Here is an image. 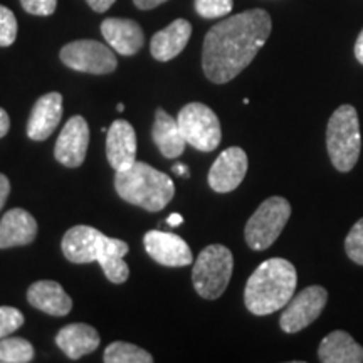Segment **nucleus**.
Segmentation results:
<instances>
[{
    "instance_id": "obj_1",
    "label": "nucleus",
    "mask_w": 363,
    "mask_h": 363,
    "mask_svg": "<svg viewBox=\"0 0 363 363\" xmlns=\"http://www.w3.org/2000/svg\"><path fill=\"white\" fill-rule=\"evenodd\" d=\"M272 29L269 13L251 9L227 17L206 34L202 49L203 74L216 84L233 81L251 65Z\"/></svg>"
},
{
    "instance_id": "obj_2",
    "label": "nucleus",
    "mask_w": 363,
    "mask_h": 363,
    "mask_svg": "<svg viewBox=\"0 0 363 363\" xmlns=\"http://www.w3.org/2000/svg\"><path fill=\"white\" fill-rule=\"evenodd\" d=\"M296 284V267L283 257H272L261 262L247 279L244 303L252 315H271L291 301Z\"/></svg>"
},
{
    "instance_id": "obj_3",
    "label": "nucleus",
    "mask_w": 363,
    "mask_h": 363,
    "mask_svg": "<svg viewBox=\"0 0 363 363\" xmlns=\"http://www.w3.org/2000/svg\"><path fill=\"white\" fill-rule=\"evenodd\" d=\"M115 189L125 202L148 212L165 208L175 195L174 180L145 162H135L130 169L116 172Z\"/></svg>"
},
{
    "instance_id": "obj_4",
    "label": "nucleus",
    "mask_w": 363,
    "mask_h": 363,
    "mask_svg": "<svg viewBox=\"0 0 363 363\" xmlns=\"http://www.w3.org/2000/svg\"><path fill=\"white\" fill-rule=\"evenodd\" d=\"M326 148L337 170L350 172L357 165L362 135L357 110L352 104H343L331 115L326 126Z\"/></svg>"
},
{
    "instance_id": "obj_5",
    "label": "nucleus",
    "mask_w": 363,
    "mask_h": 363,
    "mask_svg": "<svg viewBox=\"0 0 363 363\" xmlns=\"http://www.w3.org/2000/svg\"><path fill=\"white\" fill-rule=\"evenodd\" d=\"M234 269V257L230 249L212 244L202 249L194 262L192 281L195 291L206 299H217L225 291Z\"/></svg>"
},
{
    "instance_id": "obj_6",
    "label": "nucleus",
    "mask_w": 363,
    "mask_h": 363,
    "mask_svg": "<svg viewBox=\"0 0 363 363\" xmlns=\"http://www.w3.org/2000/svg\"><path fill=\"white\" fill-rule=\"evenodd\" d=\"M291 217V203L284 197L274 195L266 199L247 220L244 229L247 246L254 251H264L274 244Z\"/></svg>"
},
{
    "instance_id": "obj_7",
    "label": "nucleus",
    "mask_w": 363,
    "mask_h": 363,
    "mask_svg": "<svg viewBox=\"0 0 363 363\" xmlns=\"http://www.w3.org/2000/svg\"><path fill=\"white\" fill-rule=\"evenodd\" d=\"M185 142L199 152H214L222 140L219 118L207 104L189 103L177 116Z\"/></svg>"
},
{
    "instance_id": "obj_8",
    "label": "nucleus",
    "mask_w": 363,
    "mask_h": 363,
    "mask_svg": "<svg viewBox=\"0 0 363 363\" xmlns=\"http://www.w3.org/2000/svg\"><path fill=\"white\" fill-rule=\"evenodd\" d=\"M59 57L69 69L88 74H110L118 67L111 48L93 39L72 40L61 49Z\"/></svg>"
},
{
    "instance_id": "obj_9",
    "label": "nucleus",
    "mask_w": 363,
    "mask_h": 363,
    "mask_svg": "<svg viewBox=\"0 0 363 363\" xmlns=\"http://www.w3.org/2000/svg\"><path fill=\"white\" fill-rule=\"evenodd\" d=\"M326 301H328V293L323 286H308L284 306L279 320L281 330L284 333H298L305 330L321 315Z\"/></svg>"
},
{
    "instance_id": "obj_10",
    "label": "nucleus",
    "mask_w": 363,
    "mask_h": 363,
    "mask_svg": "<svg viewBox=\"0 0 363 363\" xmlns=\"http://www.w3.org/2000/svg\"><path fill=\"white\" fill-rule=\"evenodd\" d=\"M89 147V126L83 116L76 115L66 121L54 147V157L67 169L83 165Z\"/></svg>"
},
{
    "instance_id": "obj_11",
    "label": "nucleus",
    "mask_w": 363,
    "mask_h": 363,
    "mask_svg": "<svg viewBox=\"0 0 363 363\" xmlns=\"http://www.w3.org/2000/svg\"><path fill=\"white\" fill-rule=\"evenodd\" d=\"M143 246L148 256L162 266L184 267L194 262L189 244L177 234L148 230L143 238Z\"/></svg>"
},
{
    "instance_id": "obj_12",
    "label": "nucleus",
    "mask_w": 363,
    "mask_h": 363,
    "mask_svg": "<svg viewBox=\"0 0 363 363\" xmlns=\"http://www.w3.org/2000/svg\"><path fill=\"white\" fill-rule=\"evenodd\" d=\"M247 174V155L242 148L224 150L208 170V185L217 194L233 192Z\"/></svg>"
},
{
    "instance_id": "obj_13",
    "label": "nucleus",
    "mask_w": 363,
    "mask_h": 363,
    "mask_svg": "<svg viewBox=\"0 0 363 363\" xmlns=\"http://www.w3.org/2000/svg\"><path fill=\"white\" fill-rule=\"evenodd\" d=\"M108 235L99 233L89 225H74L65 234L61 249L65 257L74 264H89L96 262L98 254L101 251Z\"/></svg>"
},
{
    "instance_id": "obj_14",
    "label": "nucleus",
    "mask_w": 363,
    "mask_h": 363,
    "mask_svg": "<svg viewBox=\"0 0 363 363\" xmlns=\"http://www.w3.org/2000/svg\"><path fill=\"white\" fill-rule=\"evenodd\" d=\"M62 118V94L52 93L44 94L35 101L27 121V136L34 142H44L54 133L61 123Z\"/></svg>"
},
{
    "instance_id": "obj_15",
    "label": "nucleus",
    "mask_w": 363,
    "mask_h": 363,
    "mask_svg": "<svg viewBox=\"0 0 363 363\" xmlns=\"http://www.w3.org/2000/svg\"><path fill=\"white\" fill-rule=\"evenodd\" d=\"M106 158L111 169L121 172L136 162V133L128 121H113L106 131Z\"/></svg>"
},
{
    "instance_id": "obj_16",
    "label": "nucleus",
    "mask_w": 363,
    "mask_h": 363,
    "mask_svg": "<svg viewBox=\"0 0 363 363\" xmlns=\"http://www.w3.org/2000/svg\"><path fill=\"white\" fill-rule=\"evenodd\" d=\"M101 34L113 51L121 56H133L145 44L142 26L131 19L110 17V19L103 21Z\"/></svg>"
},
{
    "instance_id": "obj_17",
    "label": "nucleus",
    "mask_w": 363,
    "mask_h": 363,
    "mask_svg": "<svg viewBox=\"0 0 363 363\" xmlns=\"http://www.w3.org/2000/svg\"><path fill=\"white\" fill-rule=\"evenodd\" d=\"M38 235V222L26 208L7 211L0 220V249L27 246Z\"/></svg>"
},
{
    "instance_id": "obj_18",
    "label": "nucleus",
    "mask_w": 363,
    "mask_h": 363,
    "mask_svg": "<svg viewBox=\"0 0 363 363\" xmlns=\"http://www.w3.org/2000/svg\"><path fill=\"white\" fill-rule=\"evenodd\" d=\"M27 301L49 316H66L72 310V299L56 281H38L27 289Z\"/></svg>"
},
{
    "instance_id": "obj_19",
    "label": "nucleus",
    "mask_w": 363,
    "mask_h": 363,
    "mask_svg": "<svg viewBox=\"0 0 363 363\" xmlns=\"http://www.w3.org/2000/svg\"><path fill=\"white\" fill-rule=\"evenodd\" d=\"M190 35H192V24L185 19H177L153 35L150 52L160 62L172 61L187 48Z\"/></svg>"
},
{
    "instance_id": "obj_20",
    "label": "nucleus",
    "mask_w": 363,
    "mask_h": 363,
    "mask_svg": "<svg viewBox=\"0 0 363 363\" xmlns=\"http://www.w3.org/2000/svg\"><path fill=\"white\" fill-rule=\"evenodd\" d=\"M99 333L96 328L86 323H72L59 330L56 345L71 360H79L81 357L93 353L99 347Z\"/></svg>"
},
{
    "instance_id": "obj_21",
    "label": "nucleus",
    "mask_w": 363,
    "mask_h": 363,
    "mask_svg": "<svg viewBox=\"0 0 363 363\" xmlns=\"http://www.w3.org/2000/svg\"><path fill=\"white\" fill-rule=\"evenodd\" d=\"M318 358L323 363H362L363 348L347 331L335 330L320 343Z\"/></svg>"
},
{
    "instance_id": "obj_22",
    "label": "nucleus",
    "mask_w": 363,
    "mask_h": 363,
    "mask_svg": "<svg viewBox=\"0 0 363 363\" xmlns=\"http://www.w3.org/2000/svg\"><path fill=\"white\" fill-rule=\"evenodd\" d=\"M152 138L165 158H177L184 153L185 142L179 121L172 118L163 108H157L155 123L152 128Z\"/></svg>"
},
{
    "instance_id": "obj_23",
    "label": "nucleus",
    "mask_w": 363,
    "mask_h": 363,
    "mask_svg": "<svg viewBox=\"0 0 363 363\" xmlns=\"http://www.w3.org/2000/svg\"><path fill=\"white\" fill-rule=\"evenodd\" d=\"M130 247L125 240L106 238L101 251L98 254L96 262L101 266V269L108 281L115 284H121L128 279L130 267L126 264L123 257L128 254Z\"/></svg>"
},
{
    "instance_id": "obj_24",
    "label": "nucleus",
    "mask_w": 363,
    "mask_h": 363,
    "mask_svg": "<svg viewBox=\"0 0 363 363\" xmlns=\"http://www.w3.org/2000/svg\"><path fill=\"white\" fill-rule=\"evenodd\" d=\"M103 360L106 363H152L153 357L133 343L113 342L104 350Z\"/></svg>"
},
{
    "instance_id": "obj_25",
    "label": "nucleus",
    "mask_w": 363,
    "mask_h": 363,
    "mask_svg": "<svg viewBox=\"0 0 363 363\" xmlns=\"http://www.w3.org/2000/svg\"><path fill=\"white\" fill-rule=\"evenodd\" d=\"M34 360V347L29 340L0 338V363H27Z\"/></svg>"
},
{
    "instance_id": "obj_26",
    "label": "nucleus",
    "mask_w": 363,
    "mask_h": 363,
    "mask_svg": "<svg viewBox=\"0 0 363 363\" xmlns=\"http://www.w3.org/2000/svg\"><path fill=\"white\" fill-rule=\"evenodd\" d=\"M234 0H195V12L203 19H219L233 12Z\"/></svg>"
},
{
    "instance_id": "obj_27",
    "label": "nucleus",
    "mask_w": 363,
    "mask_h": 363,
    "mask_svg": "<svg viewBox=\"0 0 363 363\" xmlns=\"http://www.w3.org/2000/svg\"><path fill=\"white\" fill-rule=\"evenodd\" d=\"M345 251L353 262L363 266V219L357 220L348 233L345 239Z\"/></svg>"
},
{
    "instance_id": "obj_28",
    "label": "nucleus",
    "mask_w": 363,
    "mask_h": 363,
    "mask_svg": "<svg viewBox=\"0 0 363 363\" xmlns=\"http://www.w3.org/2000/svg\"><path fill=\"white\" fill-rule=\"evenodd\" d=\"M17 39V19L11 9L0 6V48H9Z\"/></svg>"
},
{
    "instance_id": "obj_29",
    "label": "nucleus",
    "mask_w": 363,
    "mask_h": 363,
    "mask_svg": "<svg viewBox=\"0 0 363 363\" xmlns=\"http://www.w3.org/2000/svg\"><path fill=\"white\" fill-rule=\"evenodd\" d=\"M26 318L17 308L0 306V338H6L24 325Z\"/></svg>"
},
{
    "instance_id": "obj_30",
    "label": "nucleus",
    "mask_w": 363,
    "mask_h": 363,
    "mask_svg": "<svg viewBox=\"0 0 363 363\" xmlns=\"http://www.w3.org/2000/svg\"><path fill=\"white\" fill-rule=\"evenodd\" d=\"M21 4L27 13L40 17L52 16L57 7V0H21Z\"/></svg>"
},
{
    "instance_id": "obj_31",
    "label": "nucleus",
    "mask_w": 363,
    "mask_h": 363,
    "mask_svg": "<svg viewBox=\"0 0 363 363\" xmlns=\"http://www.w3.org/2000/svg\"><path fill=\"white\" fill-rule=\"evenodd\" d=\"M9 194H11V182L4 174H0V211L6 206Z\"/></svg>"
},
{
    "instance_id": "obj_32",
    "label": "nucleus",
    "mask_w": 363,
    "mask_h": 363,
    "mask_svg": "<svg viewBox=\"0 0 363 363\" xmlns=\"http://www.w3.org/2000/svg\"><path fill=\"white\" fill-rule=\"evenodd\" d=\"M86 2L94 12H106L116 0H86Z\"/></svg>"
},
{
    "instance_id": "obj_33",
    "label": "nucleus",
    "mask_w": 363,
    "mask_h": 363,
    "mask_svg": "<svg viewBox=\"0 0 363 363\" xmlns=\"http://www.w3.org/2000/svg\"><path fill=\"white\" fill-rule=\"evenodd\" d=\"M165 2H169V0H133V4L140 11H150V9H155Z\"/></svg>"
},
{
    "instance_id": "obj_34",
    "label": "nucleus",
    "mask_w": 363,
    "mask_h": 363,
    "mask_svg": "<svg viewBox=\"0 0 363 363\" xmlns=\"http://www.w3.org/2000/svg\"><path fill=\"white\" fill-rule=\"evenodd\" d=\"M11 130V118H9L7 111L0 108V138H4Z\"/></svg>"
},
{
    "instance_id": "obj_35",
    "label": "nucleus",
    "mask_w": 363,
    "mask_h": 363,
    "mask_svg": "<svg viewBox=\"0 0 363 363\" xmlns=\"http://www.w3.org/2000/svg\"><path fill=\"white\" fill-rule=\"evenodd\" d=\"M355 57L360 65H363V29H362V33L358 34L357 43H355Z\"/></svg>"
},
{
    "instance_id": "obj_36",
    "label": "nucleus",
    "mask_w": 363,
    "mask_h": 363,
    "mask_svg": "<svg viewBox=\"0 0 363 363\" xmlns=\"http://www.w3.org/2000/svg\"><path fill=\"white\" fill-rule=\"evenodd\" d=\"M174 174L180 175V177H190L189 167L184 165V163H175V165H174Z\"/></svg>"
},
{
    "instance_id": "obj_37",
    "label": "nucleus",
    "mask_w": 363,
    "mask_h": 363,
    "mask_svg": "<svg viewBox=\"0 0 363 363\" xmlns=\"http://www.w3.org/2000/svg\"><path fill=\"white\" fill-rule=\"evenodd\" d=\"M182 222H184V217H182L180 214H172V216H169V219H167V224H169L170 227H179Z\"/></svg>"
},
{
    "instance_id": "obj_38",
    "label": "nucleus",
    "mask_w": 363,
    "mask_h": 363,
    "mask_svg": "<svg viewBox=\"0 0 363 363\" xmlns=\"http://www.w3.org/2000/svg\"><path fill=\"white\" fill-rule=\"evenodd\" d=\"M123 110H125V104L123 103L118 104V111H123Z\"/></svg>"
}]
</instances>
